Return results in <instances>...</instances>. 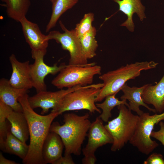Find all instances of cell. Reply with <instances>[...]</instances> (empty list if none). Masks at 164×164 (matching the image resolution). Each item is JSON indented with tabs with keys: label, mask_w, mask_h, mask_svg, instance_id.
Masks as SVG:
<instances>
[{
	"label": "cell",
	"mask_w": 164,
	"mask_h": 164,
	"mask_svg": "<svg viewBox=\"0 0 164 164\" xmlns=\"http://www.w3.org/2000/svg\"><path fill=\"white\" fill-rule=\"evenodd\" d=\"M6 8L8 16L19 22L26 17L31 5L30 0H1Z\"/></svg>",
	"instance_id": "ffe728a7"
},
{
	"label": "cell",
	"mask_w": 164,
	"mask_h": 164,
	"mask_svg": "<svg viewBox=\"0 0 164 164\" xmlns=\"http://www.w3.org/2000/svg\"><path fill=\"white\" fill-rule=\"evenodd\" d=\"M59 24L63 33L57 31H52L46 36V39L49 41L53 39L60 43L62 48L68 51L70 58L69 64L84 65L88 63L87 59L84 55L82 49L79 38L74 29L68 30L60 21Z\"/></svg>",
	"instance_id": "ba28073f"
},
{
	"label": "cell",
	"mask_w": 164,
	"mask_h": 164,
	"mask_svg": "<svg viewBox=\"0 0 164 164\" xmlns=\"http://www.w3.org/2000/svg\"><path fill=\"white\" fill-rule=\"evenodd\" d=\"M144 164H164L163 155L160 153L154 152L151 154L145 160Z\"/></svg>",
	"instance_id": "4316f807"
},
{
	"label": "cell",
	"mask_w": 164,
	"mask_h": 164,
	"mask_svg": "<svg viewBox=\"0 0 164 164\" xmlns=\"http://www.w3.org/2000/svg\"><path fill=\"white\" fill-rule=\"evenodd\" d=\"M145 87V84L140 87H131L126 83L121 89L123 93L120 97L121 100H128L129 101L128 109L136 112L138 116L144 112L140 109L141 106H144L150 111L156 112L155 108H150L144 102L142 97V95Z\"/></svg>",
	"instance_id": "ac0fdd59"
},
{
	"label": "cell",
	"mask_w": 164,
	"mask_h": 164,
	"mask_svg": "<svg viewBox=\"0 0 164 164\" xmlns=\"http://www.w3.org/2000/svg\"><path fill=\"white\" fill-rule=\"evenodd\" d=\"M158 64L153 61L136 62L101 75L99 78L103 81V86L96 97V102L102 101L108 95L117 94L127 81L139 76L142 71L155 68Z\"/></svg>",
	"instance_id": "3957f363"
},
{
	"label": "cell",
	"mask_w": 164,
	"mask_h": 164,
	"mask_svg": "<svg viewBox=\"0 0 164 164\" xmlns=\"http://www.w3.org/2000/svg\"><path fill=\"white\" fill-rule=\"evenodd\" d=\"M89 118L88 113L79 116L67 113L64 115L62 125L57 121L52 122L50 132H55L60 137L65 147L64 155H80L82 145L91 123Z\"/></svg>",
	"instance_id": "7a4b0ae2"
},
{
	"label": "cell",
	"mask_w": 164,
	"mask_h": 164,
	"mask_svg": "<svg viewBox=\"0 0 164 164\" xmlns=\"http://www.w3.org/2000/svg\"><path fill=\"white\" fill-rule=\"evenodd\" d=\"M14 161L7 159L5 158L2 153H0V164H18Z\"/></svg>",
	"instance_id": "f546056e"
},
{
	"label": "cell",
	"mask_w": 164,
	"mask_h": 164,
	"mask_svg": "<svg viewBox=\"0 0 164 164\" xmlns=\"http://www.w3.org/2000/svg\"><path fill=\"white\" fill-rule=\"evenodd\" d=\"M71 155H64L55 161L53 164H74Z\"/></svg>",
	"instance_id": "f1b7e54d"
},
{
	"label": "cell",
	"mask_w": 164,
	"mask_h": 164,
	"mask_svg": "<svg viewBox=\"0 0 164 164\" xmlns=\"http://www.w3.org/2000/svg\"><path fill=\"white\" fill-rule=\"evenodd\" d=\"M78 0H55L52 3V12L46 27V32H49L55 27L61 15L77 3Z\"/></svg>",
	"instance_id": "7402d4cb"
},
{
	"label": "cell",
	"mask_w": 164,
	"mask_h": 164,
	"mask_svg": "<svg viewBox=\"0 0 164 164\" xmlns=\"http://www.w3.org/2000/svg\"><path fill=\"white\" fill-rule=\"evenodd\" d=\"M164 120V112L151 115L144 112L139 116L135 131L129 142L142 153L148 155L158 146L155 141L151 138V135L155 125Z\"/></svg>",
	"instance_id": "52a82bcc"
},
{
	"label": "cell",
	"mask_w": 164,
	"mask_h": 164,
	"mask_svg": "<svg viewBox=\"0 0 164 164\" xmlns=\"http://www.w3.org/2000/svg\"><path fill=\"white\" fill-rule=\"evenodd\" d=\"M13 110L0 101V148L2 151L7 133L10 126L7 125L6 119Z\"/></svg>",
	"instance_id": "d4e9b609"
},
{
	"label": "cell",
	"mask_w": 164,
	"mask_h": 164,
	"mask_svg": "<svg viewBox=\"0 0 164 164\" xmlns=\"http://www.w3.org/2000/svg\"><path fill=\"white\" fill-rule=\"evenodd\" d=\"M144 102L152 104L159 114L164 111V74L156 84H145L142 95Z\"/></svg>",
	"instance_id": "e0dca14e"
},
{
	"label": "cell",
	"mask_w": 164,
	"mask_h": 164,
	"mask_svg": "<svg viewBox=\"0 0 164 164\" xmlns=\"http://www.w3.org/2000/svg\"><path fill=\"white\" fill-rule=\"evenodd\" d=\"M96 32V28L93 26L90 30L79 38L83 52L87 59L92 58L96 55L98 46L95 39Z\"/></svg>",
	"instance_id": "603a6c76"
},
{
	"label": "cell",
	"mask_w": 164,
	"mask_h": 164,
	"mask_svg": "<svg viewBox=\"0 0 164 164\" xmlns=\"http://www.w3.org/2000/svg\"><path fill=\"white\" fill-rule=\"evenodd\" d=\"M29 148V145L21 141L12 134L10 127L2 151L15 155L23 160L27 156Z\"/></svg>",
	"instance_id": "44dd1931"
},
{
	"label": "cell",
	"mask_w": 164,
	"mask_h": 164,
	"mask_svg": "<svg viewBox=\"0 0 164 164\" xmlns=\"http://www.w3.org/2000/svg\"><path fill=\"white\" fill-rule=\"evenodd\" d=\"M160 129L158 131H153L151 137L159 141L164 146V122L161 121L159 122Z\"/></svg>",
	"instance_id": "83f0119b"
},
{
	"label": "cell",
	"mask_w": 164,
	"mask_h": 164,
	"mask_svg": "<svg viewBox=\"0 0 164 164\" xmlns=\"http://www.w3.org/2000/svg\"><path fill=\"white\" fill-rule=\"evenodd\" d=\"M84 87L77 85L66 90L60 89L56 91H41L32 96L29 97V102L33 109L41 108L42 110L41 114L43 115L47 113L50 109L54 108L66 95Z\"/></svg>",
	"instance_id": "8fae6325"
},
{
	"label": "cell",
	"mask_w": 164,
	"mask_h": 164,
	"mask_svg": "<svg viewBox=\"0 0 164 164\" xmlns=\"http://www.w3.org/2000/svg\"><path fill=\"white\" fill-rule=\"evenodd\" d=\"M64 147L60 136L55 132H50L44 141L42 149L44 164H53L62 156Z\"/></svg>",
	"instance_id": "9a60e30c"
},
{
	"label": "cell",
	"mask_w": 164,
	"mask_h": 164,
	"mask_svg": "<svg viewBox=\"0 0 164 164\" xmlns=\"http://www.w3.org/2000/svg\"><path fill=\"white\" fill-rule=\"evenodd\" d=\"M94 19V14L89 13L85 14L80 22L76 25L74 30L79 38L92 29L93 27L92 23Z\"/></svg>",
	"instance_id": "484cf974"
},
{
	"label": "cell",
	"mask_w": 164,
	"mask_h": 164,
	"mask_svg": "<svg viewBox=\"0 0 164 164\" xmlns=\"http://www.w3.org/2000/svg\"><path fill=\"white\" fill-rule=\"evenodd\" d=\"M103 121L98 117L91 123L87 135V144L82 150L84 157L82 162L83 164H95L97 161L95 153L97 149L113 142V139Z\"/></svg>",
	"instance_id": "9c48e42d"
},
{
	"label": "cell",
	"mask_w": 164,
	"mask_h": 164,
	"mask_svg": "<svg viewBox=\"0 0 164 164\" xmlns=\"http://www.w3.org/2000/svg\"><path fill=\"white\" fill-rule=\"evenodd\" d=\"M7 119L10 123V130L12 134L26 143L29 134L28 122L23 112L13 110L7 117Z\"/></svg>",
	"instance_id": "d6986e66"
},
{
	"label": "cell",
	"mask_w": 164,
	"mask_h": 164,
	"mask_svg": "<svg viewBox=\"0 0 164 164\" xmlns=\"http://www.w3.org/2000/svg\"><path fill=\"white\" fill-rule=\"evenodd\" d=\"M101 67L94 63L84 65H67L52 81V84L62 89L77 85L92 84L94 76L101 74Z\"/></svg>",
	"instance_id": "8992f818"
},
{
	"label": "cell",
	"mask_w": 164,
	"mask_h": 164,
	"mask_svg": "<svg viewBox=\"0 0 164 164\" xmlns=\"http://www.w3.org/2000/svg\"><path fill=\"white\" fill-rule=\"evenodd\" d=\"M28 90L13 87L9 80H0V101L11 107L14 111L23 112L22 105L18 101L19 97L27 93Z\"/></svg>",
	"instance_id": "2e32d148"
},
{
	"label": "cell",
	"mask_w": 164,
	"mask_h": 164,
	"mask_svg": "<svg viewBox=\"0 0 164 164\" xmlns=\"http://www.w3.org/2000/svg\"><path fill=\"white\" fill-rule=\"evenodd\" d=\"M47 51H31L32 56L34 63L30 64V71L33 87L37 93L46 91V86L44 82L46 77L49 74L54 75L67 65L63 63L59 66L57 63L53 66L46 64L44 61V57Z\"/></svg>",
	"instance_id": "30bf717a"
},
{
	"label": "cell",
	"mask_w": 164,
	"mask_h": 164,
	"mask_svg": "<svg viewBox=\"0 0 164 164\" xmlns=\"http://www.w3.org/2000/svg\"><path fill=\"white\" fill-rule=\"evenodd\" d=\"M9 60L12 69L9 80L10 85L15 88L27 90L32 87L29 61L20 62L13 54L10 56Z\"/></svg>",
	"instance_id": "7c38bea8"
},
{
	"label": "cell",
	"mask_w": 164,
	"mask_h": 164,
	"mask_svg": "<svg viewBox=\"0 0 164 164\" xmlns=\"http://www.w3.org/2000/svg\"><path fill=\"white\" fill-rule=\"evenodd\" d=\"M103 86V83L92 84L70 92L64 96L51 111L57 112L59 115L66 111L81 110L101 114V112L95 102Z\"/></svg>",
	"instance_id": "5b68a950"
},
{
	"label": "cell",
	"mask_w": 164,
	"mask_h": 164,
	"mask_svg": "<svg viewBox=\"0 0 164 164\" xmlns=\"http://www.w3.org/2000/svg\"><path fill=\"white\" fill-rule=\"evenodd\" d=\"M119 6V10L127 16L126 20L121 26L126 27L131 32H133L134 25L133 20V15L136 13L142 21L146 18L144 13L145 8L141 0H112Z\"/></svg>",
	"instance_id": "5bb4252c"
},
{
	"label": "cell",
	"mask_w": 164,
	"mask_h": 164,
	"mask_svg": "<svg viewBox=\"0 0 164 164\" xmlns=\"http://www.w3.org/2000/svg\"><path fill=\"white\" fill-rule=\"evenodd\" d=\"M52 3L55 0H49Z\"/></svg>",
	"instance_id": "4dcf8cb0"
},
{
	"label": "cell",
	"mask_w": 164,
	"mask_h": 164,
	"mask_svg": "<svg viewBox=\"0 0 164 164\" xmlns=\"http://www.w3.org/2000/svg\"><path fill=\"white\" fill-rule=\"evenodd\" d=\"M118 115L108 121L104 125L113 139L111 148L113 152L121 149L129 141L133 135L139 119L138 115H135L124 104L117 106Z\"/></svg>",
	"instance_id": "277c9868"
},
{
	"label": "cell",
	"mask_w": 164,
	"mask_h": 164,
	"mask_svg": "<svg viewBox=\"0 0 164 164\" xmlns=\"http://www.w3.org/2000/svg\"><path fill=\"white\" fill-rule=\"evenodd\" d=\"M29 97L26 93L18 100L28 122L30 137L29 151L26 157L22 160V163L24 164H44L42 155L43 145L50 132L53 121L59 115L57 112L51 111L46 115L37 113L29 105Z\"/></svg>",
	"instance_id": "6da1fadb"
},
{
	"label": "cell",
	"mask_w": 164,
	"mask_h": 164,
	"mask_svg": "<svg viewBox=\"0 0 164 164\" xmlns=\"http://www.w3.org/2000/svg\"><path fill=\"white\" fill-rule=\"evenodd\" d=\"M26 41L29 45L31 51H47L48 41L46 35L41 32L38 25L26 18L19 22Z\"/></svg>",
	"instance_id": "4fadbf2b"
},
{
	"label": "cell",
	"mask_w": 164,
	"mask_h": 164,
	"mask_svg": "<svg viewBox=\"0 0 164 164\" xmlns=\"http://www.w3.org/2000/svg\"><path fill=\"white\" fill-rule=\"evenodd\" d=\"M117 94L107 96L104 101L101 103L96 104L97 107L102 110V112L99 117L104 122H108L112 116L111 111L115 106L124 104L128 108V103L126 100H119L115 97Z\"/></svg>",
	"instance_id": "cb8c5ba5"
}]
</instances>
